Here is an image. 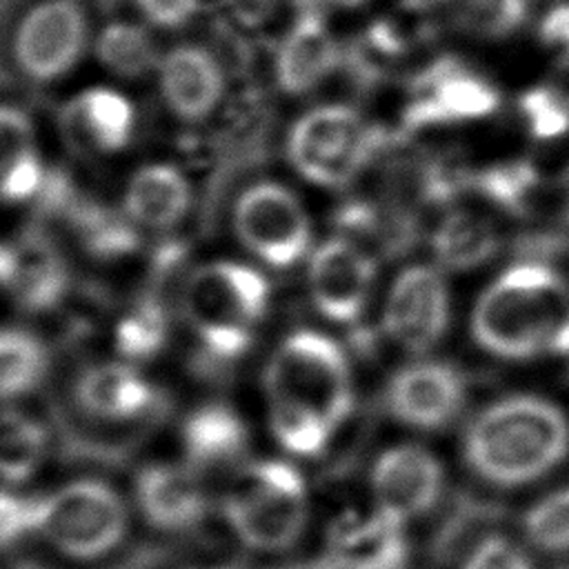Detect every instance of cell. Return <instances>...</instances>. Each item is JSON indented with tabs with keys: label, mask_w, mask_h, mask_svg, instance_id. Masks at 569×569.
<instances>
[{
	"label": "cell",
	"mask_w": 569,
	"mask_h": 569,
	"mask_svg": "<svg viewBox=\"0 0 569 569\" xmlns=\"http://www.w3.org/2000/svg\"><path fill=\"white\" fill-rule=\"evenodd\" d=\"M267 425L289 458L329 449L353 411V371L329 333L296 329L269 353L262 369Z\"/></svg>",
	"instance_id": "cell-1"
},
{
	"label": "cell",
	"mask_w": 569,
	"mask_h": 569,
	"mask_svg": "<svg viewBox=\"0 0 569 569\" xmlns=\"http://www.w3.org/2000/svg\"><path fill=\"white\" fill-rule=\"evenodd\" d=\"M471 336L502 360L569 356V282L540 260L511 264L478 296Z\"/></svg>",
	"instance_id": "cell-2"
},
{
	"label": "cell",
	"mask_w": 569,
	"mask_h": 569,
	"mask_svg": "<svg viewBox=\"0 0 569 569\" xmlns=\"http://www.w3.org/2000/svg\"><path fill=\"white\" fill-rule=\"evenodd\" d=\"M569 456V418L551 400L513 393L482 407L465 427L462 460L480 480L511 489L531 485Z\"/></svg>",
	"instance_id": "cell-3"
},
{
	"label": "cell",
	"mask_w": 569,
	"mask_h": 569,
	"mask_svg": "<svg viewBox=\"0 0 569 569\" xmlns=\"http://www.w3.org/2000/svg\"><path fill=\"white\" fill-rule=\"evenodd\" d=\"M216 509L229 533L247 549L276 553L293 547L311 518V491L287 458L249 460L233 469Z\"/></svg>",
	"instance_id": "cell-4"
},
{
	"label": "cell",
	"mask_w": 569,
	"mask_h": 569,
	"mask_svg": "<svg viewBox=\"0 0 569 569\" xmlns=\"http://www.w3.org/2000/svg\"><path fill=\"white\" fill-rule=\"evenodd\" d=\"M269 300L271 287L258 267L240 260H211L184 278L180 311L200 347L216 358L231 360L253 342Z\"/></svg>",
	"instance_id": "cell-5"
},
{
	"label": "cell",
	"mask_w": 569,
	"mask_h": 569,
	"mask_svg": "<svg viewBox=\"0 0 569 569\" xmlns=\"http://www.w3.org/2000/svg\"><path fill=\"white\" fill-rule=\"evenodd\" d=\"M129 529L131 502L100 478H73L36 496V540L69 562L113 556Z\"/></svg>",
	"instance_id": "cell-6"
},
{
	"label": "cell",
	"mask_w": 569,
	"mask_h": 569,
	"mask_svg": "<svg viewBox=\"0 0 569 569\" xmlns=\"http://www.w3.org/2000/svg\"><path fill=\"white\" fill-rule=\"evenodd\" d=\"M385 136L349 104H318L300 113L287 133L293 171L322 189L351 184L382 147Z\"/></svg>",
	"instance_id": "cell-7"
},
{
	"label": "cell",
	"mask_w": 569,
	"mask_h": 569,
	"mask_svg": "<svg viewBox=\"0 0 569 569\" xmlns=\"http://www.w3.org/2000/svg\"><path fill=\"white\" fill-rule=\"evenodd\" d=\"M231 224L240 247L271 269H291L313 249V227L302 200L273 180L253 182L238 196Z\"/></svg>",
	"instance_id": "cell-8"
},
{
	"label": "cell",
	"mask_w": 569,
	"mask_h": 569,
	"mask_svg": "<svg viewBox=\"0 0 569 569\" xmlns=\"http://www.w3.org/2000/svg\"><path fill=\"white\" fill-rule=\"evenodd\" d=\"M89 44V24L76 0L33 4L13 33V60L36 80L51 82L78 67Z\"/></svg>",
	"instance_id": "cell-9"
},
{
	"label": "cell",
	"mask_w": 569,
	"mask_h": 569,
	"mask_svg": "<svg viewBox=\"0 0 569 569\" xmlns=\"http://www.w3.org/2000/svg\"><path fill=\"white\" fill-rule=\"evenodd\" d=\"M131 505L151 529L187 533L207 522L216 498L204 473L187 460H153L136 471Z\"/></svg>",
	"instance_id": "cell-10"
},
{
	"label": "cell",
	"mask_w": 569,
	"mask_h": 569,
	"mask_svg": "<svg viewBox=\"0 0 569 569\" xmlns=\"http://www.w3.org/2000/svg\"><path fill=\"white\" fill-rule=\"evenodd\" d=\"M307 262V291L316 311L333 325L356 322L371 298L376 260L349 238L316 244Z\"/></svg>",
	"instance_id": "cell-11"
},
{
	"label": "cell",
	"mask_w": 569,
	"mask_h": 569,
	"mask_svg": "<svg viewBox=\"0 0 569 569\" xmlns=\"http://www.w3.org/2000/svg\"><path fill=\"white\" fill-rule=\"evenodd\" d=\"M449 289L438 269L413 264L398 273L382 307L385 333L411 353L438 345L449 327Z\"/></svg>",
	"instance_id": "cell-12"
},
{
	"label": "cell",
	"mask_w": 569,
	"mask_h": 569,
	"mask_svg": "<svg viewBox=\"0 0 569 569\" xmlns=\"http://www.w3.org/2000/svg\"><path fill=\"white\" fill-rule=\"evenodd\" d=\"M442 489V465L422 445L387 447L369 469L371 505L405 525L427 516L438 505Z\"/></svg>",
	"instance_id": "cell-13"
},
{
	"label": "cell",
	"mask_w": 569,
	"mask_h": 569,
	"mask_svg": "<svg viewBox=\"0 0 569 569\" xmlns=\"http://www.w3.org/2000/svg\"><path fill=\"white\" fill-rule=\"evenodd\" d=\"M467 380L449 362L420 360L400 367L385 387V407L393 420L418 431H438L462 411Z\"/></svg>",
	"instance_id": "cell-14"
},
{
	"label": "cell",
	"mask_w": 569,
	"mask_h": 569,
	"mask_svg": "<svg viewBox=\"0 0 569 569\" xmlns=\"http://www.w3.org/2000/svg\"><path fill=\"white\" fill-rule=\"evenodd\" d=\"M407 553L405 522L371 505L329 520L320 560L327 569H405Z\"/></svg>",
	"instance_id": "cell-15"
},
{
	"label": "cell",
	"mask_w": 569,
	"mask_h": 569,
	"mask_svg": "<svg viewBox=\"0 0 569 569\" xmlns=\"http://www.w3.org/2000/svg\"><path fill=\"white\" fill-rule=\"evenodd\" d=\"M416 91L405 111L409 129L478 120L500 104L498 89L453 58H442L427 67L416 80Z\"/></svg>",
	"instance_id": "cell-16"
},
{
	"label": "cell",
	"mask_w": 569,
	"mask_h": 569,
	"mask_svg": "<svg viewBox=\"0 0 569 569\" xmlns=\"http://www.w3.org/2000/svg\"><path fill=\"white\" fill-rule=\"evenodd\" d=\"M136 107L113 87H89L71 96L60 111L69 144L87 156H113L136 136Z\"/></svg>",
	"instance_id": "cell-17"
},
{
	"label": "cell",
	"mask_w": 569,
	"mask_h": 569,
	"mask_svg": "<svg viewBox=\"0 0 569 569\" xmlns=\"http://www.w3.org/2000/svg\"><path fill=\"white\" fill-rule=\"evenodd\" d=\"M158 91L167 109L187 122L211 116L224 96L220 62L198 44H178L164 51L156 67Z\"/></svg>",
	"instance_id": "cell-18"
},
{
	"label": "cell",
	"mask_w": 569,
	"mask_h": 569,
	"mask_svg": "<svg viewBox=\"0 0 569 569\" xmlns=\"http://www.w3.org/2000/svg\"><path fill=\"white\" fill-rule=\"evenodd\" d=\"M73 393L89 418L107 425L138 422L156 405L153 382L124 358L87 367L76 380Z\"/></svg>",
	"instance_id": "cell-19"
},
{
	"label": "cell",
	"mask_w": 569,
	"mask_h": 569,
	"mask_svg": "<svg viewBox=\"0 0 569 569\" xmlns=\"http://www.w3.org/2000/svg\"><path fill=\"white\" fill-rule=\"evenodd\" d=\"M340 47L318 11L300 13L287 29L273 62L278 87L289 96L318 89L338 67Z\"/></svg>",
	"instance_id": "cell-20"
},
{
	"label": "cell",
	"mask_w": 569,
	"mask_h": 569,
	"mask_svg": "<svg viewBox=\"0 0 569 569\" xmlns=\"http://www.w3.org/2000/svg\"><path fill=\"white\" fill-rule=\"evenodd\" d=\"M193 202L187 173L171 162H147L138 167L122 193V213L147 231H169L178 227Z\"/></svg>",
	"instance_id": "cell-21"
},
{
	"label": "cell",
	"mask_w": 569,
	"mask_h": 569,
	"mask_svg": "<svg viewBox=\"0 0 569 569\" xmlns=\"http://www.w3.org/2000/svg\"><path fill=\"white\" fill-rule=\"evenodd\" d=\"M184 460L198 471L238 469L249 449V429L242 416L224 402H204L189 411L180 427Z\"/></svg>",
	"instance_id": "cell-22"
},
{
	"label": "cell",
	"mask_w": 569,
	"mask_h": 569,
	"mask_svg": "<svg viewBox=\"0 0 569 569\" xmlns=\"http://www.w3.org/2000/svg\"><path fill=\"white\" fill-rule=\"evenodd\" d=\"M44 162L33 120L13 104H0V202L31 200L44 184Z\"/></svg>",
	"instance_id": "cell-23"
},
{
	"label": "cell",
	"mask_w": 569,
	"mask_h": 569,
	"mask_svg": "<svg viewBox=\"0 0 569 569\" xmlns=\"http://www.w3.org/2000/svg\"><path fill=\"white\" fill-rule=\"evenodd\" d=\"M2 284L24 307L44 309L64 293L67 273L51 244L38 238H27L16 247H7Z\"/></svg>",
	"instance_id": "cell-24"
},
{
	"label": "cell",
	"mask_w": 569,
	"mask_h": 569,
	"mask_svg": "<svg viewBox=\"0 0 569 569\" xmlns=\"http://www.w3.org/2000/svg\"><path fill=\"white\" fill-rule=\"evenodd\" d=\"M431 244L442 267L451 271H467L489 262L496 256L500 233L480 213L458 209L440 220Z\"/></svg>",
	"instance_id": "cell-25"
},
{
	"label": "cell",
	"mask_w": 569,
	"mask_h": 569,
	"mask_svg": "<svg viewBox=\"0 0 569 569\" xmlns=\"http://www.w3.org/2000/svg\"><path fill=\"white\" fill-rule=\"evenodd\" d=\"M51 449L47 427L16 407H0V482L22 485L44 465Z\"/></svg>",
	"instance_id": "cell-26"
},
{
	"label": "cell",
	"mask_w": 569,
	"mask_h": 569,
	"mask_svg": "<svg viewBox=\"0 0 569 569\" xmlns=\"http://www.w3.org/2000/svg\"><path fill=\"white\" fill-rule=\"evenodd\" d=\"M49 369L44 342L22 327H0V402L18 400L40 387Z\"/></svg>",
	"instance_id": "cell-27"
},
{
	"label": "cell",
	"mask_w": 569,
	"mask_h": 569,
	"mask_svg": "<svg viewBox=\"0 0 569 569\" xmlns=\"http://www.w3.org/2000/svg\"><path fill=\"white\" fill-rule=\"evenodd\" d=\"M93 53L104 71L122 80H136L156 71L162 56L151 33L133 22L107 24L93 42Z\"/></svg>",
	"instance_id": "cell-28"
},
{
	"label": "cell",
	"mask_w": 569,
	"mask_h": 569,
	"mask_svg": "<svg viewBox=\"0 0 569 569\" xmlns=\"http://www.w3.org/2000/svg\"><path fill=\"white\" fill-rule=\"evenodd\" d=\"M451 22L478 38H507L529 16V0H447Z\"/></svg>",
	"instance_id": "cell-29"
},
{
	"label": "cell",
	"mask_w": 569,
	"mask_h": 569,
	"mask_svg": "<svg viewBox=\"0 0 569 569\" xmlns=\"http://www.w3.org/2000/svg\"><path fill=\"white\" fill-rule=\"evenodd\" d=\"M522 531L545 553L569 551V485L533 502L522 518Z\"/></svg>",
	"instance_id": "cell-30"
},
{
	"label": "cell",
	"mask_w": 569,
	"mask_h": 569,
	"mask_svg": "<svg viewBox=\"0 0 569 569\" xmlns=\"http://www.w3.org/2000/svg\"><path fill=\"white\" fill-rule=\"evenodd\" d=\"M164 336H167V325H164L162 311H158V307L147 302L131 309L120 320L116 331L122 358L129 362L158 353L164 345Z\"/></svg>",
	"instance_id": "cell-31"
},
{
	"label": "cell",
	"mask_w": 569,
	"mask_h": 569,
	"mask_svg": "<svg viewBox=\"0 0 569 569\" xmlns=\"http://www.w3.org/2000/svg\"><path fill=\"white\" fill-rule=\"evenodd\" d=\"M518 107L529 133L540 140L560 138L569 131V100L556 89H529L520 96Z\"/></svg>",
	"instance_id": "cell-32"
},
{
	"label": "cell",
	"mask_w": 569,
	"mask_h": 569,
	"mask_svg": "<svg viewBox=\"0 0 569 569\" xmlns=\"http://www.w3.org/2000/svg\"><path fill=\"white\" fill-rule=\"evenodd\" d=\"M29 540H36V496L0 482V556L13 553Z\"/></svg>",
	"instance_id": "cell-33"
},
{
	"label": "cell",
	"mask_w": 569,
	"mask_h": 569,
	"mask_svg": "<svg viewBox=\"0 0 569 569\" xmlns=\"http://www.w3.org/2000/svg\"><path fill=\"white\" fill-rule=\"evenodd\" d=\"M460 569H533V565L513 540L487 536L469 551Z\"/></svg>",
	"instance_id": "cell-34"
},
{
	"label": "cell",
	"mask_w": 569,
	"mask_h": 569,
	"mask_svg": "<svg viewBox=\"0 0 569 569\" xmlns=\"http://www.w3.org/2000/svg\"><path fill=\"white\" fill-rule=\"evenodd\" d=\"M140 16L158 29H180L191 22L202 0H136Z\"/></svg>",
	"instance_id": "cell-35"
},
{
	"label": "cell",
	"mask_w": 569,
	"mask_h": 569,
	"mask_svg": "<svg viewBox=\"0 0 569 569\" xmlns=\"http://www.w3.org/2000/svg\"><path fill=\"white\" fill-rule=\"evenodd\" d=\"M538 38L556 62L569 67V2L556 4L542 16Z\"/></svg>",
	"instance_id": "cell-36"
},
{
	"label": "cell",
	"mask_w": 569,
	"mask_h": 569,
	"mask_svg": "<svg viewBox=\"0 0 569 569\" xmlns=\"http://www.w3.org/2000/svg\"><path fill=\"white\" fill-rule=\"evenodd\" d=\"M0 569H56L42 560H33V558H9L4 562H0Z\"/></svg>",
	"instance_id": "cell-37"
},
{
	"label": "cell",
	"mask_w": 569,
	"mask_h": 569,
	"mask_svg": "<svg viewBox=\"0 0 569 569\" xmlns=\"http://www.w3.org/2000/svg\"><path fill=\"white\" fill-rule=\"evenodd\" d=\"M409 11H431L436 7H445L447 0H402Z\"/></svg>",
	"instance_id": "cell-38"
},
{
	"label": "cell",
	"mask_w": 569,
	"mask_h": 569,
	"mask_svg": "<svg viewBox=\"0 0 569 569\" xmlns=\"http://www.w3.org/2000/svg\"><path fill=\"white\" fill-rule=\"evenodd\" d=\"M322 2L329 7H336V9H358L369 0H322Z\"/></svg>",
	"instance_id": "cell-39"
},
{
	"label": "cell",
	"mask_w": 569,
	"mask_h": 569,
	"mask_svg": "<svg viewBox=\"0 0 569 569\" xmlns=\"http://www.w3.org/2000/svg\"><path fill=\"white\" fill-rule=\"evenodd\" d=\"M4 262H7V247H0V284H2V276H4Z\"/></svg>",
	"instance_id": "cell-40"
},
{
	"label": "cell",
	"mask_w": 569,
	"mask_h": 569,
	"mask_svg": "<svg viewBox=\"0 0 569 569\" xmlns=\"http://www.w3.org/2000/svg\"><path fill=\"white\" fill-rule=\"evenodd\" d=\"M184 569H224V567H207V565H202V567H184Z\"/></svg>",
	"instance_id": "cell-41"
}]
</instances>
